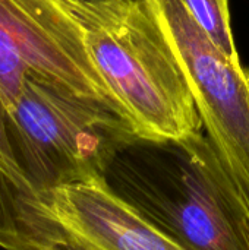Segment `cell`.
<instances>
[{
  "label": "cell",
  "instance_id": "obj_11",
  "mask_svg": "<svg viewBox=\"0 0 249 250\" xmlns=\"http://www.w3.org/2000/svg\"><path fill=\"white\" fill-rule=\"evenodd\" d=\"M247 230H248V240H249V214L247 217Z\"/></svg>",
  "mask_w": 249,
  "mask_h": 250
},
{
  "label": "cell",
  "instance_id": "obj_10",
  "mask_svg": "<svg viewBox=\"0 0 249 250\" xmlns=\"http://www.w3.org/2000/svg\"><path fill=\"white\" fill-rule=\"evenodd\" d=\"M66 230V229H65ZM68 231V230H66ZM59 250H100L98 248L90 245L88 242H85L84 239L78 237L76 234L68 231V237H66V242L62 245V248Z\"/></svg>",
  "mask_w": 249,
  "mask_h": 250
},
{
  "label": "cell",
  "instance_id": "obj_3",
  "mask_svg": "<svg viewBox=\"0 0 249 250\" xmlns=\"http://www.w3.org/2000/svg\"><path fill=\"white\" fill-rule=\"evenodd\" d=\"M4 116L21 168L47 199L60 186L103 180L116 149L135 135L113 110L37 76L25 78Z\"/></svg>",
  "mask_w": 249,
  "mask_h": 250
},
{
  "label": "cell",
  "instance_id": "obj_9",
  "mask_svg": "<svg viewBox=\"0 0 249 250\" xmlns=\"http://www.w3.org/2000/svg\"><path fill=\"white\" fill-rule=\"evenodd\" d=\"M72 12L79 15H101L106 10H112L117 6L126 4L131 0H62Z\"/></svg>",
  "mask_w": 249,
  "mask_h": 250
},
{
  "label": "cell",
  "instance_id": "obj_6",
  "mask_svg": "<svg viewBox=\"0 0 249 250\" xmlns=\"http://www.w3.org/2000/svg\"><path fill=\"white\" fill-rule=\"evenodd\" d=\"M48 199L68 231L100 250H186L116 198L103 180L60 186Z\"/></svg>",
  "mask_w": 249,
  "mask_h": 250
},
{
  "label": "cell",
  "instance_id": "obj_5",
  "mask_svg": "<svg viewBox=\"0 0 249 250\" xmlns=\"http://www.w3.org/2000/svg\"><path fill=\"white\" fill-rule=\"evenodd\" d=\"M186 76L204 132L249 202V70L230 59L181 0H150Z\"/></svg>",
  "mask_w": 249,
  "mask_h": 250
},
{
  "label": "cell",
  "instance_id": "obj_8",
  "mask_svg": "<svg viewBox=\"0 0 249 250\" xmlns=\"http://www.w3.org/2000/svg\"><path fill=\"white\" fill-rule=\"evenodd\" d=\"M197 23L233 60L239 54L233 41L227 0H181Z\"/></svg>",
  "mask_w": 249,
  "mask_h": 250
},
{
  "label": "cell",
  "instance_id": "obj_1",
  "mask_svg": "<svg viewBox=\"0 0 249 250\" xmlns=\"http://www.w3.org/2000/svg\"><path fill=\"white\" fill-rule=\"evenodd\" d=\"M106 188L186 250H249V202L205 132L132 135L103 174Z\"/></svg>",
  "mask_w": 249,
  "mask_h": 250
},
{
  "label": "cell",
  "instance_id": "obj_2",
  "mask_svg": "<svg viewBox=\"0 0 249 250\" xmlns=\"http://www.w3.org/2000/svg\"><path fill=\"white\" fill-rule=\"evenodd\" d=\"M75 15L98 73L136 135L167 139L204 132L183 69L150 0H131L101 15Z\"/></svg>",
  "mask_w": 249,
  "mask_h": 250
},
{
  "label": "cell",
  "instance_id": "obj_7",
  "mask_svg": "<svg viewBox=\"0 0 249 250\" xmlns=\"http://www.w3.org/2000/svg\"><path fill=\"white\" fill-rule=\"evenodd\" d=\"M68 231L21 168L10 144L0 103V248L4 250H59Z\"/></svg>",
  "mask_w": 249,
  "mask_h": 250
},
{
  "label": "cell",
  "instance_id": "obj_4",
  "mask_svg": "<svg viewBox=\"0 0 249 250\" xmlns=\"http://www.w3.org/2000/svg\"><path fill=\"white\" fill-rule=\"evenodd\" d=\"M26 76L57 83L128 120L92 62L81 21L62 0H0V103L4 110L19 98Z\"/></svg>",
  "mask_w": 249,
  "mask_h": 250
}]
</instances>
